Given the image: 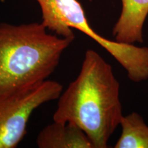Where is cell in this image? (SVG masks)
I'll use <instances>...</instances> for the list:
<instances>
[{
  "instance_id": "6",
  "label": "cell",
  "mask_w": 148,
  "mask_h": 148,
  "mask_svg": "<svg viewBox=\"0 0 148 148\" xmlns=\"http://www.w3.org/2000/svg\"><path fill=\"white\" fill-rule=\"evenodd\" d=\"M40 148H93L85 132L71 122L53 121L36 138Z\"/></svg>"
},
{
  "instance_id": "5",
  "label": "cell",
  "mask_w": 148,
  "mask_h": 148,
  "mask_svg": "<svg viewBox=\"0 0 148 148\" xmlns=\"http://www.w3.org/2000/svg\"><path fill=\"white\" fill-rule=\"evenodd\" d=\"M122 10L112 29L116 41L143 42V27L148 14V0H121Z\"/></svg>"
},
{
  "instance_id": "3",
  "label": "cell",
  "mask_w": 148,
  "mask_h": 148,
  "mask_svg": "<svg viewBox=\"0 0 148 148\" xmlns=\"http://www.w3.org/2000/svg\"><path fill=\"white\" fill-rule=\"evenodd\" d=\"M62 84L46 79L0 97V148H15L26 134L32 112L43 103L58 99Z\"/></svg>"
},
{
  "instance_id": "2",
  "label": "cell",
  "mask_w": 148,
  "mask_h": 148,
  "mask_svg": "<svg viewBox=\"0 0 148 148\" xmlns=\"http://www.w3.org/2000/svg\"><path fill=\"white\" fill-rule=\"evenodd\" d=\"M42 23H0V97L43 82L73 40L47 32Z\"/></svg>"
},
{
  "instance_id": "4",
  "label": "cell",
  "mask_w": 148,
  "mask_h": 148,
  "mask_svg": "<svg viewBox=\"0 0 148 148\" xmlns=\"http://www.w3.org/2000/svg\"><path fill=\"white\" fill-rule=\"evenodd\" d=\"M42 13V23L48 30L69 39H75L76 29L110 51L114 41L101 36L90 27L82 5L77 0H36Z\"/></svg>"
},
{
  "instance_id": "1",
  "label": "cell",
  "mask_w": 148,
  "mask_h": 148,
  "mask_svg": "<svg viewBox=\"0 0 148 148\" xmlns=\"http://www.w3.org/2000/svg\"><path fill=\"white\" fill-rule=\"evenodd\" d=\"M119 86L110 64L88 49L79 75L58 98L53 121L75 123L93 148L107 147L123 117Z\"/></svg>"
},
{
  "instance_id": "7",
  "label": "cell",
  "mask_w": 148,
  "mask_h": 148,
  "mask_svg": "<svg viewBox=\"0 0 148 148\" xmlns=\"http://www.w3.org/2000/svg\"><path fill=\"white\" fill-rule=\"evenodd\" d=\"M121 134L115 148H148V126L136 112L123 116Z\"/></svg>"
}]
</instances>
